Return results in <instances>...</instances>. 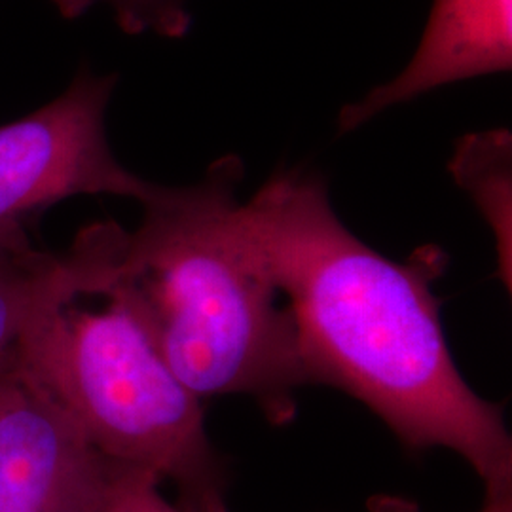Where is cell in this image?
Wrapping results in <instances>:
<instances>
[{
    "instance_id": "cell-1",
    "label": "cell",
    "mask_w": 512,
    "mask_h": 512,
    "mask_svg": "<svg viewBox=\"0 0 512 512\" xmlns=\"http://www.w3.org/2000/svg\"><path fill=\"white\" fill-rule=\"evenodd\" d=\"M256 243L293 311L310 385L372 410L410 450L446 448L469 463L486 495L512 492L503 408L459 372L435 283L448 255L423 245L404 262L357 238L319 173L277 171L245 202Z\"/></svg>"
},
{
    "instance_id": "cell-2",
    "label": "cell",
    "mask_w": 512,
    "mask_h": 512,
    "mask_svg": "<svg viewBox=\"0 0 512 512\" xmlns=\"http://www.w3.org/2000/svg\"><path fill=\"white\" fill-rule=\"evenodd\" d=\"M236 154L198 183L162 186L124 228L116 275L165 363L202 401L251 397L270 423L296 416L310 385L293 311L249 226Z\"/></svg>"
},
{
    "instance_id": "cell-3",
    "label": "cell",
    "mask_w": 512,
    "mask_h": 512,
    "mask_svg": "<svg viewBox=\"0 0 512 512\" xmlns=\"http://www.w3.org/2000/svg\"><path fill=\"white\" fill-rule=\"evenodd\" d=\"M124 228L99 220L57 255L16 366L107 458L171 484L184 512H230L203 401L165 363L116 275Z\"/></svg>"
},
{
    "instance_id": "cell-4",
    "label": "cell",
    "mask_w": 512,
    "mask_h": 512,
    "mask_svg": "<svg viewBox=\"0 0 512 512\" xmlns=\"http://www.w3.org/2000/svg\"><path fill=\"white\" fill-rule=\"evenodd\" d=\"M116 80L82 67L54 101L0 126V232L29 228V220L74 196L145 203L156 192L158 184L129 171L110 148Z\"/></svg>"
},
{
    "instance_id": "cell-5",
    "label": "cell",
    "mask_w": 512,
    "mask_h": 512,
    "mask_svg": "<svg viewBox=\"0 0 512 512\" xmlns=\"http://www.w3.org/2000/svg\"><path fill=\"white\" fill-rule=\"evenodd\" d=\"M124 467L21 368L0 372V512H99Z\"/></svg>"
},
{
    "instance_id": "cell-6",
    "label": "cell",
    "mask_w": 512,
    "mask_h": 512,
    "mask_svg": "<svg viewBox=\"0 0 512 512\" xmlns=\"http://www.w3.org/2000/svg\"><path fill=\"white\" fill-rule=\"evenodd\" d=\"M512 0H435L420 46L401 73L338 114L351 133L385 110L463 80L511 73Z\"/></svg>"
},
{
    "instance_id": "cell-7",
    "label": "cell",
    "mask_w": 512,
    "mask_h": 512,
    "mask_svg": "<svg viewBox=\"0 0 512 512\" xmlns=\"http://www.w3.org/2000/svg\"><path fill=\"white\" fill-rule=\"evenodd\" d=\"M450 173L475 202L492 228L499 275L511 289L512 135L509 129H486L465 135L450 160Z\"/></svg>"
},
{
    "instance_id": "cell-8",
    "label": "cell",
    "mask_w": 512,
    "mask_h": 512,
    "mask_svg": "<svg viewBox=\"0 0 512 512\" xmlns=\"http://www.w3.org/2000/svg\"><path fill=\"white\" fill-rule=\"evenodd\" d=\"M57 255L38 249L29 228L0 232V372L16 366L19 342Z\"/></svg>"
},
{
    "instance_id": "cell-9",
    "label": "cell",
    "mask_w": 512,
    "mask_h": 512,
    "mask_svg": "<svg viewBox=\"0 0 512 512\" xmlns=\"http://www.w3.org/2000/svg\"><path fill=\"white\" fill-rule=\"evenodd\" d=\"M65 19L86 16L93 8H107L128 35L184 38L192 29L188 0H50Z\"/></svg>"
},
{
    "instance_id": "cell-10",
    "label": "cell",
    "mask_w": 512,
    "mask_h": 512,
    "mask_svg": "<svg viewBox=\"0 0 512 512\" xmlns=\"http://www.w3.org/2000/svg\"><path fill=\"white\" fill-rule=\"evenodd\" d=\"M99 512H184L164 494V484L141 469L124 467Z\"/></svg>"
},
{
    "instance_id": "cell-11",
    "label": "cell",
    "mask_w": 512,
    "mask_h": 512,
    "mask_svg": "<svg viewBox=\"0 0 512 512\" xmlns=\"http://www.w3.org/2000/svg\"><path fill=\"white\" fill-rule=\"evenodd\" d=\"M370 512H423L420 505L403 495H374L368 499ZM478 512H512V492L501 495H486L484 505Z\"/></svg>"
}]
</instances>
